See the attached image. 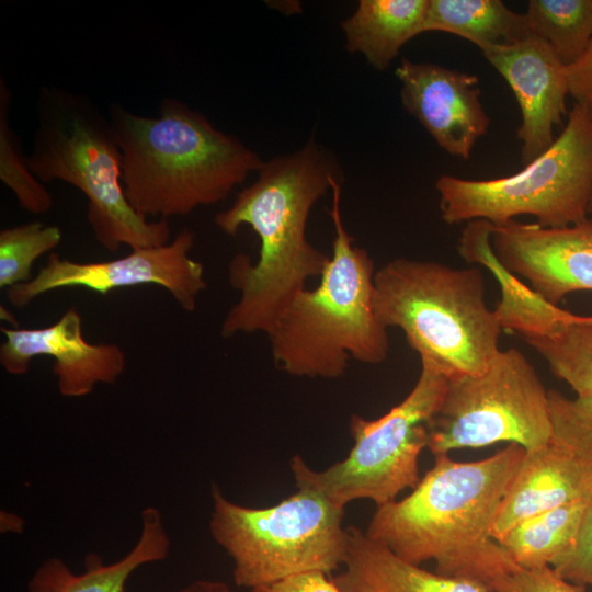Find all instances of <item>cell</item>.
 <instances>
[{"instance_id":"obj_1","label":"cell","mask_w":592,"mask_h":592,"mask_svg":"<svg viewBox=\"0 0 592 592\" xmlns=\"http://www.w3.org/2000/svg\"><path fill=\"white\" fill-rule=\"evenodd\" d=\"M255 181L218 213L216 226L235 236L248 225L260 239L257 262L238 253L228 278L239 299L227 312L221 335L269 333L289 303L311 277H320L330 258L307 239L309 213L342 179L335 158L310 138L300 149L264 161Z\"/></svg>"},{"instance_id":"obj_2","label":"cell","mask_w":592,"mask_h":592,"mask_svg":"<svg viewBox=\"0 0 592 592\" xmlns=\"http://www.w3.org/2000/svg\"><path fill=\"white\" fill-rule=\"evenodd\" d=\"M524 455L515 443L476 462L434 455L409 496L377 506L365 534L410 563L433 560L436 573L488 591L515 565L491 530Z\"/></svg>"},{"instance_id":"obj_3","label":"cell","mask_w":592,"mask_h":592,"mask_svg":"<svg viewBox=\"0 0 592 592\" xmlns=\"http://www.w3.org/2000/svg\"><path fill=\"white\" fill-rule=\"evenodd\" d=\"M109 119L122 152L125 196L145 218L184 216L219 203L264 162L175 99L161 101L157 117L113 103Z\"/></svg>"},{"instance_id":"obj_4","label":"cell","mask_w":592,"mask_h":592,"mask_svg":"<svg viewBox=\"0 0 592 592\" xmlns=\"http://www.w3.org/2000/svg\"><path fill=\"white\" fill-rule=\"evenodd\" d=\"M341 180L331 183L335 236L320 282L301 291L266 334L275 364L293 376L339 378L350 358L379 364L389 352L374 307V262L343 225Z\"/></svg>"},{"instance_id":"obj_5","label":"cell","mask_w":592,"mask_h":592,"mask_svg":"<svg viewBox=\"0 0 592 592\" xmlns=\"http://www.w3.org/2000/svg\"><path fill=\"white\" fill-rule=\"evenodd\" d=\"M34 146L29 157L43 183L59 180L88 198L87 218L98 242L115 252L170 242L167 219L148 220L128 203L122 152L110 119L88 96L43 86L37 93Z\"/></svg>"},{"instance_id":"obj_6","label":"cell","mask_w":592,"mask_h":592,"mask_svg":"<svg viewBox=\"0 0 592 592\" xmlns=\"http://www.w3.org/2000/svg\"><path fill=\"white\" fill-rule=\"evenodd\" d=\"M477 267L398 258L375 272L374 307L406 335L421 362L447 378L482 373L500 350L502 327Z\"/></svg>"},{"instance_id":"obj_7","label":"cell","mask_w":592,"mask_h":592,"mask_svg":"<svg viewBox=\"0 0 592 592\" xmlns=\"http://www.w3.org/2000/svg\"><path fill=\"white\" fill-rule=\"evenodd\" d=\"M209 530L234 561V580L253 589L342 567L348 551L344 509L317 492L298 491L269 508H248L212 489Z\"/></svg>"},{"instance_id":"obj_8","label":"cell","mask_w":592,"mask_h":592,"mask_svg":"<svg viewBox=\"0 0 592 592\" xmlns=\"http://www.w3.org/2000/svg\"><path fill=\"white\" fill-rule=\"evenodd\" d=\"M443 220L448 225L487 220L502 225L520 215L546 228L585 220L592 197V114L578 104L553 145L515 174L491 180L441 175Z\"/></svg>"},{"instance_id":"obj_9","label":"cell","mask_w":592,"mask_h":592,"mask_svg":"<svg viewBox=\"0 0 592 592\" xmlns=\"http://www.w3.org/2000/svg\"><path fill=\"white\" fill-rule=\"evenodd\" d=\"M446 385V376L421 362L419 378L400 403L374 420L352 417L354 445L343 460L317 471L299 455L292 457L297 488L317 492L342 509L361 499L379 506L396 500L400 491L414 489L420 481L419 456L428 446V424Z\"/></svg>"},{"instance_id":"obj_10","label":"cell","mask_w":592,"mask_h":592,"mask_svg":"<svg viewBox=\"0 0 592 592\" xmlns=\"http://www.w3.org/2000/svg\"><path fill=\"white\" fill-rule=\"evenodd\" d=\"M551 434L548 390L527 357L510 348L480 374L447 378L426 447L437 455L509 442L527 451L549 443Z\"/></svg>"},{"instance_id":"obj_11","label":"cell","mask_w":592,"mask_h":592,"mask_svg":"<svg viewBox=\"0 0 592 592\" xmlns=\"http://www.w3.org/2000/svg\"><path fill=\"white\" fill-rule=\"evenodd\" d=\"M503 329L517 332L576 392L548 390L550 441L592 466V319L549 304L519 284L496 306Z\"/></svg>"},{"instance_id":"obj_12","label":"cell","mask_w":592,"mask_h":592,"mask_svg":"<svg viewBox=\"0 0 592 592\" xmlns=\"http://www.w3.org/2000/svg\"><path fill=\"white\" fill-rule=\"evenodd\" d=\"M194 239V232L184 228L167 244L132 249L125 257L101 262H76L50 253L30 282L7 289V298L23 308L60 288L80 287L106 295L116 288L151 284L164 288L184 310L193 311L198 294L207 287L202 263L190 257Z\"/></svg>"},{"instance_id":"obj_13","label":"cell","mask_w":592,"mask_h":592,"mask_svg":"<svg viewBox=\"0 0 592 592\" xmlns=\"http://www.w3.org/2000/svg\"><path fill=\"white\" fill-rule=\"evenodd\" d=\"M498 262L540 298L558 306L570 293L592 291V218L561 228L510 220L491 224Z\"/></svg>"},{"instance_id":"obj_14","label":"cell","mask_w":592,"mask_h":592,"mask_svg":"<svg viewBox=\"0 0 592 592\" xmlns=\"http://www.w3.org/2000/svg\"><path fill=\"white\" fill-rule=\"evenodd\" d=\"M0 364L10 375H24L36 356L54 360L53 372L59 394L78 398L99 384H115L126 366L123 350L113 343H89L76 307L44 328H1Z\"/></svg>"},{"instance_id":"obj_15","label":"cell","mask_w":592,"mask_h":592,"mask_svg":"<svg viewBox=\"0 0 592 592\" xmlns=\"http://www.w3.org/2000/svg\"><path fill=\"white\" fill-rule=\"evenodd\" d=\"M400 98L411 114L447 153L468 159L490 118L480 101L475 75L402 57L396 68Z\"/></svg>"},{"instance_id":"obj_16","label":"cell","mask_w":592,"mask_h":592,"mask_svg":"<svg viewBox=\"0 0 592 592\" xmlns=\"http://www.w3.org/2000/svg\"><path fill=\"white\" fill-rule=\"evenodd\" d=\"M483 56L506 80L519 102L522 123L517 138L522 141V162L527 164L553 145L554 128L567 114V67L533 34Z\"/></svg>"},{"instance_id":"obj_17","label":"cell","mask_w":592,"mask_h":592,"mask_svg":"<svg viewBox=\"0 0 592 592\" xmlns=\"http://www.w3.org/2000/svg\"><path fill=\"white\" fill-rule=\"evenodd\" d=\"M592 492V466L550 441L525 449L499 506L491 536L499 542L520 522L589 497Z\"/></svg>"},{"instance_id":"obj_18","label":"cell","mask_w":592,"mask_h":592,"mask_svg":"<svg viewBox=\"0 0 592 592\" xmlns=\"http://www.w3.org/2000/svg\"><path fill=\"white\" fill-rule=\"evenodd\" d=\"M140 519L139 538L119 560L105 565L100 556L90 554L84 559V572L76 574L62 559L48 558L30 579L27 592H125L126 582L136 569L164 560L171 547L157 508H145Z\"/></svg>"},{"instance_id":"obj_19","label":"cell","mask_w":592,"mask_h":592,"mask_svg":"<svg viewBox=\"0 0 592 592\" xmlns=\"http://www.w3.org/2000/svg\"><path fill=\"white\" fill-rule=\"evenodd\" d=\"M346 531L348 551L342 571L332 576L342 592H488L474 582L410 563L355 526Z\"/></svg>"},{"instance_id":"obj_20","label":"cell","mask_w":592,"mask_h":592,"mask_svg":"<svg viewBox=\"0 0 592 592\" xmlns=\"http://www.w3.org/2000/svg\"><path fill=\"white\" fill-rule=\"evenodd\" d=\"M429 0H361L341 23L345 48L385 70L401 47L424 32Z\"/></svg>"},{"instance_id":"obj_21","label":"cell","mask_w":592,"mask_h":592,"mask_svg":"<svg viewBox=\"0 0 592 592\" xmlns=\"http://www.w3.org/2000/svg\"><path fill=\"white\" fill-rule=\"evenodd\" d=\"M424 32H445L475 44L482 54L527 37L525 13L501 0H429Z\"/></svg>"},{"instance_id":"obj_22","label":"cell","mask_w":592,"mask_h":592,"mask_svg":"<svg viewBox=\"0 0 592 592\" xmlns=\"http://www.w3.org/2000/svg\"><path fill=\"white\" fill-rule=\"evenodd\" d=\"M589 497L520 522L498 543L520 567L551 566L573 545Z\"/></svg>"},{"instance_id":"obj_23","label":"cell","mask_w":592,"mask_h":592,"mask_svg":"<svg viewBox=\"0 0 592 592\" xmlns=\"http://www.w3.org/2000/svg\"><path fill=\"white\" fill-rule=\"evenodd\" d=\"M531 34L543 39L566 66L574 64L592 39V0H530Z\"/></svg>"},{"instance_id":"obj_24","label":"cell","mask_w":592,"mask_h":592,"mask_svg":"<svg viewBox=\"0 0 592 592\" xmlns=\"http://www.w3.org/2000/svg\"><path fill=\"white\" fill-rule=\"evenodd\" d=\"M11 99V91L4 78L0 77V179L12 191L23 209L44 214L52 208L53 197L33 174L21 140L10 126Z\"/></svg>"},{"instance_id":"obj_25","label":"cell","mask_w":592,"mask_h":592,"mask_svg":"<svg viewBox=\"0 0 592 592\" xmlns=\"http://www.w3.org/2000/svg\"><path fill=\"white\" fill-rule=\"evenodd\" d=\"M61 230L41 221L5 228L0 231V288H10L32 280L34 262L56 248Z\"/></svg>"},{"instance_id":"obj_26","label":"cell","mask_w":592,"mask_h":592,"mask_svg":"<svg viewBox=\"0 0 592 592\" xmlns=\"http://www.w3.org/2000/svg\"><path fill=\"white\" fill-rule=\"evenodd\" d=\"M488 592H585V589L561 578L550 566L527 569L515 563L489 583Z\"/></svg>"},{"instance_id":"obj_27","label":"cell","mask_w":592,"mask_h":592,"mask_svg":"<svg viewBox=\"0 0 592 592\" xmlns=\"http://www.w3.org/2000/svg\"><path fill=\"white\" fill-rule=\"evenodd\" d=\"M550 567L572 583L592 587V492L573 545Z\"/></svg>"},{"instance_id":"obj_28","label":"cell","mask_w":592,"mask_h":592,"mask_svg":"<svg viewBox=\"0 0 592 592\" xmlns=\"http://www.w3.org/2000/svg\"><path fill=\"white\" fill-rule=\"evenodd\" d=\"M566 70L569 95L592 114V39L583 55Z\"/></svg>"},{"instance_id":"obj_29","label":"cell","mask_w":592,"mask_h":592,"mask_svg":"<svg viewBox=\"0 0 592 592\" xmlns=\"http://www.w3.org/2000/svg\"><path fill=\"white\" fill-rule=\"evenodd\" d=\"M249 592H342L332 576L323 572H306L285 580L250 589Z\"/></svg>"},{"instance_id":"obj_30","label":"cell","mask_w":592,"mask_h":592,"mask_svg":"<svg viewBox=\"0 0 592 592\" xmlns=\"http://www.w3.org/2000/svg\"><path fill=\"white\" fill-rule=\"evenodd\" d=\"M178 592H236L227 583L217 580H196Z\"/></svg>"},{"instance_id":"obj_31","label":"cell","mask_w":592,"mask_h":592,"mask_svg":"<svg viewBox=\"0 0 592 592\" xmlns=\"http://www.w3.org/2000/svg\"><path fill=\"white\" fill-rule=\"evenodd\" d=\"M24 520L8 511H1L0 513V531L1 533H14L21 534L24 530Z\"/></svg>"},{"instance_id":"obj_32","label":"cell","mask_w":592,"mask_h":592,"mask_svg":"<svg viewBox=\"0 0 592 592\" xmlns=\"http://www.w3.org/2000/svg\"><path fill=\"white\" fill-rule=\"evenodd\" d=\"M589 213L592 214V197H591V202H590V206H589Z\"/></svg>"},{"instance_id":"obj_33","label":"cell","mask_w":592,"mask_h":592,"mask_svg":"<svg viewBox=\"0 0 592 592\" xmlns=\"http://www.w3.org/2000/svg\"><path fill=\"white\" fill-rule=\"evenodd\" d=\"M590 317H591V319H592V315H591Z\"/></svg>"}]
</instances>
